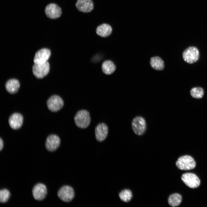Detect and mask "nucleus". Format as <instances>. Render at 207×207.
<instances>
[{
    "mask_svg": "<svg viewBox=\"0 0 207 207\" xmlns=\"http://www.w3.org/2000/svg\"><path fill=\"white\" fill-rule=\"evenodd\" d=\"M10 196V192L7 189H4L0 191V202L1 203L7 202Z\"/></svg>",
    "mask_w": 207,
    "mask_h": 207,
    "instance_id": "5701e85b",
    "label": "nucleus"
},
{
    "mask_svg": "<svg viewBox=\"0 0 207 207\" xmlns=\"http://www.w3.org/2000/svg\"><path fill=\"white\" fill-rule=\"evenodd\" d=\"M20 87L19 82L16 79L9 80L6 82L5 84L7 91L10 94H14L17 92Z\"/></svg>",
    "mask_w": 207,
    "mask_h": 207,
    "instance_id": "f3484780",
    "label": "nucleus"
},
{
    "mask_svg": "<svg viewBox=\"0 0 207 207\" xmlns=\"http://www.w3.org/2000/svg\"><path fill=\"white\" fill-rule=\"evenodd\" d=\"M75 6L79 11L84 13L89 12L94 8L92 0H77Z\"/></svg>",
    "mask_w": 207,
    "mask_h": 207,
    "instance_id": "2eb2a0df",
    "label": "nucleus"
},
{
    "mask_svg": "<svg viewBox=\"0 0 207 207\" xmlns=\"http://www.w3.org/2000/svg\"><path fill=\"white\" fill-rule=\"evenodd\" d=\"M59 198L65 202H69L74 198V193L73 188L71 187L65 185L61 187L57 192Z\"/></svg>",
    "mask_w": 207,
    "mask_h": 207,
    "instance_id": "6e6552de",
    "label": "nucleus"
},
{
    "mask_svg": "<svg viewBox=\"0 0 207 207\" xmlns=\"http://www.w3.org/2000/svg\"><path fill=\"white\" fill-rule=\"evenodd\" d=\"M176 165L180 170H189L195 167L196 163L192 157L189 155H185L181 156L178 159Z\"/></svg>",
    "mask_w": 207,
    "mask_h": 207,
    "instance_id": "7ed1b4c3",
    "label": "nucleus"
},
{
    "mask_svg": "<svg viewBox=\"0 0 207 207\" xmlns=\"http://www.w3.org/2000/svg\"><path fill=\"white\" fill-rule=\"evenodd\" d=\"M101 69L104 73L107 75H110L115 71L116 67L112 61L110 60H107L102 63Z\"/></svg>",
    "mask_w": 207,
    "mask_h": 207,
    "instance_id": "6ab92c4d",
    "label": "nucleus"
},
{
    "mask_svg": "<svg viewBox=\"0 0 207 207\" xmlns=\"http://www.w3.org/2000/svg\"><path fill=\"white\" fill-rule=\"evenodd\" d=\"M32 192L33 196L35 200L41 201L46 197L47 194V189L44 184L38 183L33 187Z\"/></svg>",
    "mask_w": 207,
    "mask_h": 207,
    "instance_id": "1a4fd4ad",
    "label": "nucleus"
},
{
    "mask_svg": "<svg viewBox=\"0 0 207 207\" xmlns=\"http://www.w3.org/2000/svg\"><path fill=\"white\" fill-rule=\"evenodd\" d=\"M182 197L178 193H174L168 197V202L169 204L172 207H176L180 205L181 202Z\"/></svg>",
    "mask_w": 207,
    "mask_h": 207,
    "instance_id": "aec40b11",
    "label": "nucleus"
},
{
    "mask_svg": "<svg viewBox=\"0 0 207 207\" xmlns=\"http://www.w3.org/2000/svg\"><path fill=\"white\" fill-rule=\"evenodd\" d=\"M111 26L107 24L104 23L99 26L97 28L96 32L100 36L105 37L109 36L112 33Z\"/></svg>",
    "mask_w": 207,
    "mask_h": 207,
    "instance_id": "dca6fc26",
    "label": "nucleus"
},
{
    "mask_svg": "<svg viewBox=\"0 0 207 207\" xmlns=\"http://www.w3.org/2000/svg\"><path fill=\"white\" fill-rule=\"evenodd\" d=\"M49 68V64L48 62L43 64H34L32 66V72L36 78H42L48 74Z\"/></svg>",
    "mask_w": 207,
    "mask_h": 207,
    "instance_id": "423d86ee",
    "label": "nucleus"
},
{
    "mask_svg": "<svg viewBox=\"0 0 207 207\" xmlns=\"http://www.w3.org/2000/svg\"><path fill=\"white\" fill-rule=\"evenodd\" d=\"M191 96L193 98L199 99L202 98L204 94V91L201 87H194L190 91Z\"/></svg>",
    "mask_w": 207,
    "mask_h": 207,
    "instance_id": "4be33fe9",
    "label": "nucleus"
},
{
    "mask_svg": "<svg viewBox=\"0 0 207 207\" xmlns=\"http://www.w3.org/2000/svg\"><path fill=\"white\" fill-rule=\"evenodd\" d=\"M23 117L20 113H15L9 117L8 122L11 128L14 130H17L20 128L22 125Z\"/></svg>",
    "mask_w": 207,
    "mask_h": 207,
    "instance_id": "ddd939ff",
    "label": "nucleus"
},
{
    "mask_svg": "<svg viewBox=\"0 0 207 207\" xmlns=\"http://www.w3.org/2000/svg\"><path fill=\"white\" fill-rule=\"evenodd\" d=\"M150 64L151 67L157 70H162L164 68V64L163 60L157 56L151 58Z\"/></svg>",
    "mask_w": 207,
    "mask_h": 207,
    "instance_id": "a211bd4d",
    "label": "nucleus"
},
{
    "mask_svg": "<svg viewBox=\"0 0 207 207\" xmlns=\"http://www.w3.org/2000/svg\"><path fill=\"white\" fill-rule=\"evenodd\" d=\"M3 147V142L2 139L1 138H0V150L1 151Z\"/></svg>",
    "mask_w": 207,
    "mask_h": 207,
    "instance_id": "b1692460",
    "label": "nucleus"
},
{
    "mask_svg": "<svg viewBox=\"0 0 207 207\" xmlns=\"http://www.w3.org/2000/svg\"><path fill=\"white\" fill-rule=\"evenodd\" d=\"M120 199L122 201L127 202L130 201L133 197L131 191L129 189H124L119 194Z\"/></svg>",
    "mask_w": 207,
    "mask_h": 207,
    "instance_id": "412c9836",
    "label": "nucleus"
},
{
    "mask_svg": "<svg viewBox=\"0 0 207 207\" xmlns=\"http://www.w3.org/2000/svg\"><path fill=\"white\" fill-rule=\"evenodd\" d=\"M45 11L47 17L52 19L59 18L62 13L60 7L54 3L48 5L45 7Z\"/></svg>",
    "mask_w": 207,
    "mask_h": 207,
    "instance_id": "9b49d317",
    "label": "nucleus"
},
{
    "mask_svg": "<svg viewBox=\"0 0 207 207\" xmlns=\"http://www.w3.org/2000/svg\"><path fill=\"white\" fill-rule=\"evenodd\" d=\"M132 129L136 135L141 136L145 132L147 124L145 118L141 116H137L133 119L131 122Z\"/></svg>",
    "mask_w": 207,
    "mask_h": 207,
    "instance_id": "f03ea898",
    "label": "nucleus"
},
{
    "mask_svg": "<svg viewBox=\"0 0 207 207\" xmlns=\"http://www.w3.org/2000/svg\"><path fill=\"white\" fill-rule=\"evenodd\" d=\"M184 60L187 63L193 64L197 61L199 57V52L195 47H189L185 49L182 54Z\"/></svg>",
    "mask_w": 207,
    "mask_h": 207,
    "instance_id": "20e7f679",
    "label": "nucleus"
},
{
    "mask_svg": "<svg viewBox=\"0 0 207 207\" xmlns=\"http://www.w3.org/2000/svg\"><path fill=\"white\" fill-rule=\"evenodd\" d=\"M74 120L76 125L78 127L81 129L87 128L91 121L89 112L85 110L79 111L74 117Z\"/></svg>",
    "mask_w": 207,
    "mask_h": 207,
    "instance_id": "f257e3e1",
    "label": "nucleus"
},
{
    "mask_svg": "<svg viewBox=\"0 0 207 207\" xmlns=\"http://www.w3.org/2000/svg\"><path fill=\"white\" fill-rule=\"evenodd\" d=\"M182 181L189 187L194 188L200 185V180L195 174L191 173H186L183 174L181 177Z\"/></svg>",
    "mask_w": 207,
    "mask_h": 207,
    "instance_id": "0eeeda50",
    "label": "nucleus"
},
{
    "mask_svg": "<svg viewBox=\"0 0 207 207\" xmlns=\"http://www.w3.org/2000/svg\"><path fill=\"white\" fill-rule=\"evenodd\" d=\"M47 108L52 112H56L60 110L64 106V101L59 96L54 95L50 97L47 101Z\"/></svg>",
    "mask_w": 207,
    "mask_h": 207,
    "instance_id": "39448f33",
    "label": "nucleus"
},
{
    "mask_svg": "<svg viewBox=\"0 0 207 207\" xmlns=\"http://www.w3.org/2000/svg\"><path fill=\"white\" fill-rule=\"evenodd\" d=\"M108 133V127L104 123H100L95 127V136L97 140L99 142H101L105 140L107 136Z\"/></svg>",
    "mask_w": 207,
    "mask_h": 207,
    "instance_id": "4468645a",
    "label": "nucleus"
},
{
    "mask_svg": "<svg viewBox=\"0 0 207 207\" xmlns=\"http://www.w3.org/2000/svg\"><path fill=\"white\" fill-rule=\"evenodd\" d=\"M60 143V139L58 136L55 134H51L46 139L45 147L48 151L53 152L58 148Z\"/></svg>",
    "mask_w": 207,
    "mask_h": 207,
    "instance_id": "9d476101",
    "label": "nucleus"
},
{
    "mask_svg": "<svg viewBox=\"0 0 207 207\" xmlns=\"http://www.w3.org/2000/svg\"><path fill=\"white\" fill-rule=\"evenodd\" d=\"M50 55L51 51L48 49L43 48L39 50L35 54L33 60L34 64H43L48 62Z\"/></svg>",
    "mask_w": 207,
    "mask_h": 207,
    "instance_id": "f8f14e48",
    "label": "nucleus"
}]
</instances>
